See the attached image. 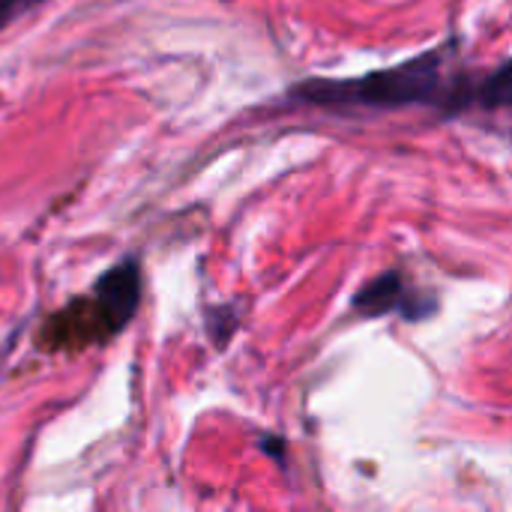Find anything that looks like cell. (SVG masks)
<instances>
[{"label":"cell","mask_w":512,"mask_h":512,"mask_svg":"<svg viewBox=\"0 0 512 512\" xmlns=\"http://www.w3.org/2000/svg\"><path fill=\"white\" fill-rule=\"evenodd\" d=\"M141 303V270L135 258H123L105 270L93 294L69 300L63 309L45 318L36 333L42 351H87L114 339L138 312Z\"/></svg>","instance_id":"cell-1"},{"label":"cell","mask_w":512,"mask_h":512,"mask_svg":"<svg viewBox=\"0 0 512 512\" xmlns=\"http://www.w3.org/2000/svg\"><path fill=\"white\" fill-rule=\"evenodd\" d=\"M261 447H264L270 456L276 453V459H279V462H285V456H282V444H270V438H264V441H261Z\"/></svg>","instance_id":"cell-6"},{"label":"cell","mask_w":512,"mask_h":512,"mask_svg":"<svg viewBox=\"0 0 512 512\" xmlns=\"http://www.w3.org/2000/svg\"><path fill=\"white\" fill-rule=\"evenodd\" d=\"M354 309L369 315V318H381V315L399 312V315H405L411 321L435 312V306H420L417 291H411L408 282L396 270H390V273L372 279L366 288H360L357 297H354Z\"/></svg>","instance_id":"cell-3"},{"label":"cell","mask_w":512,"mask_h":512,"mask_svg":"<svg viewBox=\"0 0 512 512\" xmlns=\"http://www.w3.org/2000/svg\"><path fill=\"white\" fill-rule=\"evenodd\" d=\"M474 105L489 111L512 108V60L498 66L486 81L474 84Z\"/></svg>","instance_id":"cell-4"},{"label":"cell","mask_w":512,"mask_h":512,"mask_svg":"<svg viewBox=\"0 0 512 512\" xmlns=\"http://www.w3.org/2000/svg\"><path fill=\"white\" fill-rule=\"evenodd\" d=\"M42 0H0V30L6 27V24H12L18 15H24V12H30L33 6H39Z\"/></svg>","instance_id":"cell-5"},{"label":"cell","mask_w":512,"mask_h":512,"mask_svg":"<svg viewBox=\"0 0 512 512\" xmlns=\"http://www.w3.org/2000/svg\"><path fill=\"white\" fill-rule=\"evenodd\" d=\"M444 51H426L399 66L369 72L363 78L330 81L312 78L300 84L291 96L318 108H405V105H444L450 84L441 78Z\"/></svg>","instance_id":"cell-2"}]
</instances>
